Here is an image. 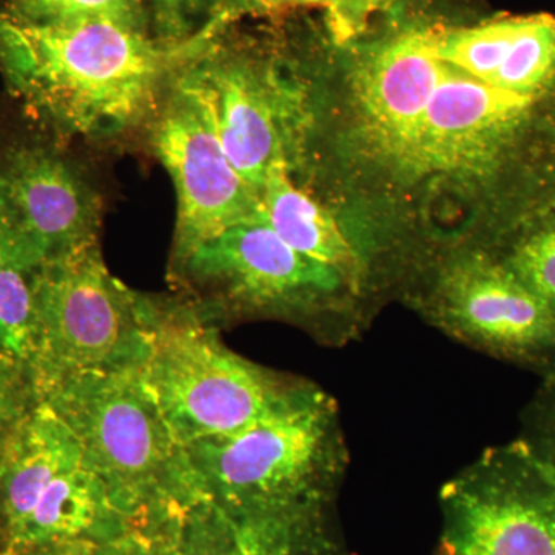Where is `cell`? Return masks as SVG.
Returning a JSON list of instances; mask_svg holds the SVG:
<instances>
[{"instance_id":"23","label":"cell","mask_w":555,"mask_h":555,"mask_svg":"<svg viewBox=\"0 0 555 555\" xmlns=\"http://www.w3.org/2000/svg\"><path fill=\"white\" fill-rule=\"evenodd\" d=\"M397 0H238V9L272 11L292 7H317L326 11L328 25L339 42L366 30L369 22L385 13Z\"/></svg>"},{"instance_id":"18","label":"cell","mask_w":555,"mask_h":555,"mask_svg":"<svg viewBox=\"0 0 555 555\" xmlns=\"http://www.w3.org/2000/svg\"><path fill=\"white\" fill-rule=\"evenodd\" d=\"M491 87L537 102L555 93V16H524Z\"/></svg>"},{"instance_id":"15","label":"cell","mask_w":555,"mask_h":555,"mask_svg":"<svg viewBox=\"0 0 555 555\" xmlns=\"http://www.w3.org/2000/svg\"><path fill=\"white\" fill-rule=\"evenodd\" d=\"M261 218L295 250L337 269L360 291L367 273L366 250L357 243L331 210L295 185L283 164L272 167L259 190Z\"/></svg>"},{"instance_id":"16","label":"cell","mask_w":555,"mask_h":555,"mask_svg":"<svg viewBox=\"0 0 555 555\" xmlns=\"http://www.w3.org/2000/svg\"><path fill=\"white\" fill-rule=\"evenodd\" d=\"M331 505H295L225 514L222 555H346L328 526Z\"/></svg>"},{"instance_id":"10","label":"cell","mask_w":555,"mask_h":555,"mask_svg":"<svg viewBox=\"0 0 555 555\" xmlns=\"http://www.w3.org/2000/svg\"><path fill=\"white\" fill-rule=\"evenodd\" d=\"M426 317L444 334L481 352L555 374V312L494 251H460L437 269Z\"/></svg>"},{"instance_id":"6","label":"cell","mask_w":555,"mask_h":555,"mask_svg":"<svg viewBox=\"0 0 555 555\" xmlns=\"http://www.w3.org/2000/svg\"><path fill=\"white\" fill-rule=\"evenodd\" d=\"M170 273L217 323L230 317L309 323L357 294L337 269L288 246L262 218L206 241Z\"/></svg>"},{"instance_id":"1","label":"cell","mask_w":555,"mask_h":555,"mask_svg":"<svg viewBox=\"0 0 555 555\" xmlns=\"http://www.w3.org/2000/svg\"><path fill=\"white\" fill-rule=\"evenodd\" d=\"M221 28L181 43L112 21L31 25L0 13V73L22 112L60 141L109 139L152 120L170 79Z\"/></svg>"},{"instance_id":"24","label":"cell","mask_w":555,"mask_h":555,"mask_svg":"<svg viewBox=\"0 0 555 555\" xmlns=\"http://www.w3.org/2000/svg\"><path fill=\"white\" fill-rule=\"evenodd\" d=\"M36 401L27 371L0 352V455L10 434Z\"/></svg>"},{"instance_id":"28","label":"cell","mask_w":555,"mask_h":555,"mask_svg":"<svg viewBox=\"0 0 555 555\" xmlns=\"http://www.w3.org/2000/svg\"><path fill=\"white\" fill-rule=\"evenodd\" d=\"M50 550L51 547L38 551H20L7 545L5 547H0V555H49Z\"/></svg>"},{"instance_id":"9","label":"cell","mask_w":555,"mask_h":555,"mask_svg":"<svg viewBox=\"0 0 555 555\" xmlns=\"http://www.w3.org/2000/svg\"><path fill=\"white\" fill-rule=\"evenodd\" d=\"M188 67L236 171L257 192L269 171H294L308 133V94L283 67L222 49L217 38Z\"/></svg>"},{"instance_id":"13","label":"cell","mask_w":555,"mask_h":555,"mask_svg":"<svg viewBox=\"0 0 555 555\" xmlns=\"http://www.w3.org/2000/svg\"><path fill=\"white\" fill-rule=\"evenodd\" d=\"M444 69L447 64L430 50L429 30L387 40L353 69L358 131L383 164L404 177Z\"/></svg>"},{"instance_id":"27","label":"cell","mask_w":555,"mask_h":555,"mask_svg":"<svg viewBox=\"0 0 555 555\" xmlns=\"http://www.w3.org/2000/svg\"><path fill=\"white\" fill-rule=\"evenodd\" d=\"M124 535L109 542H94V540H80L67 545L53 546L49 555H118Z\"/></svg>"},{"instance_id":"20","label":"cell","mask_w":555,"mask_h":555,"mask_svg":"<svg viewBox=\"0 0 555 555\" xmlns=\"http://www.w3.org/2000/svg\"><path fill=\"white\" fill-rule=\"evenodd\" d=\"M494 254L555 312V201L547 210L524 222Z\"/></svg>"},{"instance_id":"2","label":"cell","mask_w":555,"mask_h":555,"mask_svg":"<svg viewBox=\"0 0 555 555\" xmlns=\"http://www.w3.org/2000/svg\"><path fill=\"white\" fill-rule=\"evenodd\" d=\"M346 466L337 403L298 378L250 425L179 448V491L182 505L224 514L332 505Z\"/></svg>"},{"instance_id":"22","label":"cell","mask_w":555,"mask_h":555,"mask_svg":"<svg viewBox=\"0 0 555 555\" xmlns=\"http://www.w3.org/2000/svg\"><path fill=\"white\" fill-rule=\"evenodd\" d=\"M228 542V517L207 503L185 507L171 521L166 555H222Z\"/></svg>"},{"instance_id":"8","label":"cell","mask_w":555,"mask_h":555,"mask_svg":"<svg viewBox=\"0 0 555 555\" xmlns=\"http://www.w3.org/2000/svg\"><path fill=\"white\" fill-rule=\"evenodd\" d=\"M188 64L170 79L152 119V147L169 171L178 201L170 272L206 241L261 218L259 193L230 163Z\"/></svg>"},{"instance_id":"12","label":"cell","mask_w":555,"mask_h":555,"mask_svg":"<svg viewBox=\"0 0 555 555\" xmlns=\"http://www.w3.org/2000/svg\"><path fill=\"white\" fill-rule=\"evenodd\" d=\"M543 102L488 86L447 64L427 104L408 178H491L534 122Z\"/></svg>"},{"instance_id":"26","label":"cell","mask_w":555,"mask_h":555,"mask_svg":"<svg viewBox=\"0 0 555 555\" xmlns=\"http://www.w3.org/2000/svg\"><path fill=\"white\" fill-rule=\"evenodd\" d=\"M221 0H153L159 38L164 42L181 43L196 35L192 17L196 11L217 9Z\"/></svg>"},{"instance_id":"4","label":"cell","mask_w":555,"mask_h":555,"mask_svg":"<svg viewBox=\"0 0 555 555\" xmlns=\"http://www.w3.org/2000/svg\"><path fill=\"white\" fill-rule=\"evenodd\" d=\"M144 363L82 372L40 398L72 427L87 465L137 529L163 524L185 507L179 447L145 383Z\"/></svg>"},{"instance_id":"11","label":"cell","mask_w":555,"mask_h":555,"mask_svg":"<svg viewBox=\"0 0 555 555\" xmlns=\"http://www.w3.org/2000/svg\"><path fill=\"white\" fill-rule=\"evenodd\" d=\"M20 115V129H0V219L43 264L100 241L101 198L60 139Z\"/></svg>"},{"instance_id":"17","label":"cell","mask_w":555,"mask_h":555,"mask_svg":"<svg viewBox=\"0 0 555 555\" xmlns=\"http://www.w3.org/2000/svg\"><path fill=\"white\" fill-rule=\"evenodd\" d=\"M38 259L0 219V352L27 371L33 353Z\"/></svg>"},{"instance_id":"3","label":"cell","mask_w":555,"mask_h":555,"mask_svg":"<svg viewBox=\"0 0 555 555\" xmlns=\"http://www.w3.org/2000/svg\"><path fill=\"white\" fill-rule=\"evenodd\" d=\"M139 306L149 337L142 374L179 448L243 429L298 382L229 349L193 299L139 294Z\"/></svg>"},{"instance_id":"19","label":"cell","mask_w":555,"mask_h":555,"mask_svg":"<svg viewBox=\"0 0 555 555\" xmlns=\"http://www.w3.org/2000/svg\"><path fill=\"white\" fill-rule=\"evenodd\" d=\"M524 16H507L466 28H429L430 50L438 60L491 86Z\"/></svg>"},{"instance_id":"14","label":"cell","mask_w":555,"mask_h":555,"mask_svg":"<svg viewBox=\"0 0 555 555\" xmlns=\"http://www.w3.org/2000/svg\"><path fill=\"white\" fill-rule=\"evenodd\" d=\"M82 463L86 455L72 427L50 403L36 401L10 434L0 455V499L9 540L49 486Z\"/></svg>"},{"instance_id":"25","label":"cell","mask_w":555,"mask_h":555,"mask_svg":"<svg viewBox=\"0 0 555 555\" xmlns=\"http://www.w3.org/2000/svg\"><path fill=\"white\" fill-rule=\"evenodd\" d=\"M524 440L555 473V374L545 377L526 411Z\"/></svg>"},{"instance_id":"21","label":"cell","mask_w":555,"mask_h":555,"mask_svg":"<svg viewBox=\"0 0 555 555\" xmlns=\"http://www.w3.org/2000/svg\"><path fill=\"white\" fill-rule=\"evenodd\" d=\"M0 13L22 24L112 21L147 31L144 0H0Z\"/></svg>"},{"instance_id":"5","label":"cell","mask_w":555,"mask_h":555,"mask_svg":"<svg viewBox=\"0 0 555 555\" xmlns=\"http://www.w3.org/2000/svg\"><path fill=\"white\" fill-rule=\"evenodd\" d=\"M33 295L27 374L36 400L73 375L133 366L147 358L139 294L109 273L100 241L47 259L36 270Z\"/></svg>"},{"instance_id":"7","label":"cell","mask_w":555,"mask_h":555,"mask_svg":"<svg viewBox=\"0 0 555 555\" xmlns=\"http://www.w3.org/2000/svg\"><path fill=\"white\" fill-rule=\"evenodd\" d=\"M440 511V555H555V473L524 438L447 481Z\"/></svg>"}]
</instances>
